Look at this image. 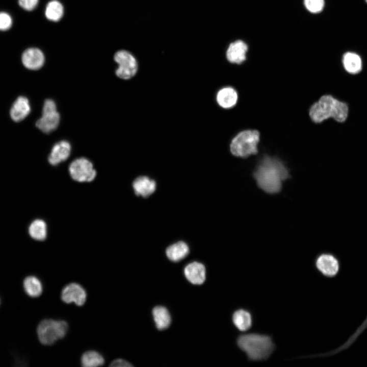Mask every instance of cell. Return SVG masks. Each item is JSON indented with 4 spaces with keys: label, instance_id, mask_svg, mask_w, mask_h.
<instances>
[{
    "label": "cell",
    "instance_id": "52a82bcc",
    "mask_svg": "<svg viewBox=\"0 0 367 367\" xmlns=\"http://www.w3.org/2000/svg\"><path fill=\"white\" fill-rule=\"evenodd\" d=\"M60 119L55 102L48 99L44 102L42 116L37 121L36 125L42 132L48 134L57 128Z\"/></svg>",
    "mask_w": 367,
    "mask_h": 367
},
{
    "label": "cell",
    "instance_id": "4fadbf2b",
    "mask_svg": "<svg viewBox=\"0 0 367 367\" xmlns=\"http://www.w3.org/2000/svg\"><path fill=\"white\" fill-rule=\"evenodd\" d=\"M232 321L235 328L241 332L250 330L253 325V316L251 311L246 308L235 310L232 316Z\"/></svg>",
    "mask_w": 367,
    "mask_h": 367
},
{
    "label": "cell",
    "instance_id": "d4e9b609",
    "mask_svg": "<svg viewBox=\"0 0 367 367\" xmlns=\"http://www.w3.org/2000/svg\"><path fill=\"white\" fill-rule=\"evenodd\" d=\"M64 9L62 5L57 0L49 2L46 6L45 14L49 20L58 21L63 16Z\"/></svg>",
    "mask_w": 367,
    "mask_h": 367
},
{
    "label": "cell",
    "instance_id": "9c48e42d",
    "mask_svg": "<svg viewBox=\"0 0 367 367\" xmlns=\"http://www.w3.org/2000/svg\"><path fill=\"white\" fill-rule=\"evenodd\" d=\"M314 265L317 271L323 277L332 278L336 277L340 269L338 258L334 254L323 252L316 258Z\"/></svg>",
    "mask_w": 367,
    "mask_h": 367
},
{
    "label": "cell",
    "instance_id": "3957f363",
    "mask_svg": "<svg viewBox=\"0 0 367 367\" xmlns=\"http://www.w3.org/2000/svg\"><path fill=\"white\" fill-rule=\"evenodd\" d=\"M349 114L348 104L331 95H324L314 103L309 110L311 119L315 123H321L333 118L336 122L344 123Z\"/></svg>",
    "mask_w": 367,
    "mask_h": 367
},
{
    "label": "cell",
    "instance_id": "f546056e",
    "mask_svg": "<svg viewBox=\"0 0 367 367\" xmlns=\"http://www.w3.org/2000/svg\"><path fill=\"white\" fill-rule=\"evenodd\" d=\"M365 2L367 3V0H365Z\"/></svg>",
    "mask_w": 367,
    "mask_h": 367
},
{
    "label": "cell",
    "instance_id": "44dd1931",
    "mask_svg": "<svg viewBox=\"0 0 367 367\" xmlns=\"http://www.w3.org/2000/svg\"><path fill=\"white\" fill-rule=\"evenodd\" d=\"M23 286L26 294L32 298L39 297L42 292L41 282L37 277L34 276L27 277L24 279Z\"/></svg>",
    "mask_w": 367,
    "mask_h": 367
},
{
    "label": "cell",
    "instance_id": "ffe728a7",
    "mask_svg": "<svg viewBox=\"0 0 367 367\" xmlns=\"http://www.w3.org/2000/svg\"><path fill=\"white\" fill-rule=\"evenodd\" d=\"M188 245L183 241H179L169 246L166 253L168 258L173 261H178L184 258L189 253Z\"/></svg>",
    "mask_w": 367,
    "mask_h": 367
},
{
    "label": "cell",
    "instance_id": "e0dca14e",
    "mask_svg": "<svg viewBox=\"0 0 367 367\" xmlns=\"http://www.w3.org/2000/svg\"><path fill=\"white\" fill-rule=\"evenodd\" d=\"M238 95L232 87L227 86L220 89L216 94V101L218 105L225 109L234 107L238 101Z\"/></svg>",
    "mask_w": 367,
    "mask_h": 367
},
{
    "label": "cell",
    "instance_id": "5bb4252c",
    "mask_svg": "<svg viewBox=\"0 0 367 367\" xmlns=\"http://www.w3.org/2000/svg\"><path fill=\"white\" fill-rule=\"evenodd\" d=\"M71 151L70 143L65 140L56 143L53 147L48 156L50 164L56 166L66 161L69 156Z\"/></svg>",
    "mask_w": 367,
    "mask_h": 367
},
{
    "label": "cell",
    "instance_id": "f1b7e54d",
    "mask_svg": "<svg viewBox=\"0 0 367 367\" xmlns=\"http://www.w3.org/2000/svg\"><path fill=\"white\" fill-rule=\"evenodd\" d=\"M113 367H129L133 366L129 362L123 359H117L114 360L110 364Z\"/></svg>",
    "mask_w": 367,
    "mask_h": 367
},
{
    "label": "cell",
    "instance_id": "8fae6325",
    "mask_svg": "<svg viewBox=\"0 0 367 367\" xmlns=\"http://www.w3.org/2000/svg\"><path fill=\"white\" fill-rule=\"evenodd\" d=\"M248 48L247 44L241 40L230 43L226 51L227 60L232 64L242 63L246 60Z\"/></svg>",
    "mask_w": 367,
    "mask_h": 367
},
{
    "label": "cell",
    "instance_id": "603a6c76",
    "mask_svg": "<svg viewBox=\"0 0 367 367\" xmlns=\"http://www.w3.org/2000/svg\"><path fill=\"white\" fill-rule=\"evenodd\" d=\"M29 233L31 237L37 241H43L47 235V226L44 221L36 219L29 226Z\"/></svg>",
    "mask_w": 367,
    "mask_h": 367
},
{
    "label": "cell",
    "instance_id": "83f0119b",
    "mask_svg": "<svg viewBox=\"0 0 367 367\" xmlns=\"http://www.w3.org/2000/svg\"><path fill=\"white\" fill-rule=\"evenodd\" d=\"M38 0H18L19 5L24 9L31 11L37 5Z\"/></svg>",
    "mask_w": 367,
    "mask_h": 367
},
{
    "label": "cell",
    "instance_id": "d6986e66",
    "mask_svg": "<svg viewBox=\"0 0 367 367\" xmlns=\"http://www.w3.org/2000/svg\"><path fill=\"white\" fill-rule=\"evenodd\" d=\"M132 186L136 195L143 197L151 195L156 189L155 181L145 176L136 178Z\"/></svg>",
    "mask_w": 367,
    "mask_h": 367
},
{
    "label": "cell",
    "instance_id": "7402d4cb",
    "mask_svg": "<svg viewBox=\"0 0 367 367\" xmlns=\"http://www.w3.org/2000/svg\"><path fill=\"white\" fill-rule=\"evenodd\" d=\"M152 314L157 328L163 330L169 327L171 317L167 309L163 306H156L153 309Z\"/></svg>",
    "mask_w": 367,
    "mask_h": 367
},
{
    "label": "cell",
    "instance_id": "5b68a950",
    "mask_svg": "<svg viewBox=\"0 0 367 367\" xmlns=\"http://www.w3.org/2000/svg\"><path fill=\"white\" fill-rule=\"evenodd\" d=\"M68 328V324L65 321L45 319L38 325L37 332L41 344L50 345L63 338Z\"/></svg>",
    "mask_w": 367,
    "mask_h": 367
},
{
    "label": "cell",
    "instance_id": "484cf974",
    "mask_svg": "<svg viewBox=\"0 0 367 367\" xmlns=\"http://www.w3.org/2000/svg\"><path fill=\"white\" fill-rule=\"evenodd\" d=\"M304 4L309 12L318 13L323 10L325 2L324 0H304Z\"/></svg>",
    "mask_w": 367,
    "mask_h": 367
},
{
    "label": "cell",
    "instance_id": "cb8c5ba5",
    "mask_svg": "<svg viewBox=\"0 0 367 367\" xmlns=\"http://www.w3.org/2000/svg\"><path fill=\"white\" fill-rule=\"evenodd\" d=\"M81 364L84 367H94L102 365L104 363V359L99 352L90 350L83 354Z\"/></svg>",
    "mask_w": 367,
    "mask_h": 367
},
{
    "label": "cell",
    "instance_id": "9a60e30c",
    "mask_svg": "<svg viewBox=\"0 0 367 367\" xmlns=\"http://www.w3.org/2000/svg\"><path fill=\"white\" fill-rule=\"evenodd\" d=\"M342 64L346 72L351 75L358 74L362 70L363 63L360 56L356 53L348 51L342 57Z\"/></svg>",
    "mask_w": 367,
    "mask_h": 367
},
{
    "label": "cell",
    "instance_id": "ac0fdd59",
    "mask_svg": "<svg viewBox=\"0 0 367 367\" xmlns=\"http://www.w3.org/2000/svg\"><path fill=\"white\" fill-rule=\"evenodd\" d=\"M184 273L187 279L194 284H201L205 279V267L198 262L188 264L185 268Z\"/></svg>",
    "mask_w": 367,
    "mask_h": 367
},
{
    "label": "cell",
    "instance_id": "6da1fadb",
    "mask_svg": "<svg viewBox=\"0 0 367 367\" xmlns=\"http://www.w3.org/2000/svg\"><path fill=\"white\" fill-rule=\"evenodd\" d=\"M257 186L267 193L279 192L283 182L290 177L289 171L279 159L265 155L253 173Z\"/></svg>",
    "mask_w": 367,
    "mask_h": 367
},
{
    "label": "cell",
    "instance_id": "8992f818",
    "mask_svg": "<svg viewBox=\"0 0 367 367\" xmlns=\"http://www.w3.org/2000/svg\"><path fill=\"white\" fill-rule=\"evenodd\" d=\"M114 58L118 64V67L115 71L118 77L128 80L136 75L138 69V63L132 54L125 50H120L115 53Z\"/></svg>",
    "mask_w": 367,
    "mask_h": 367
},
{
    "label": "cell",
    "instance_id": "277c9868",
    "mask_svg": "<svg viewBox=\"0 0 367 367\" xmlns=\"http://www.w3.org/2000/svg\"><path fill=\"white\" fill-rule=\"evenodd\" d=\"M260 134L256 130H245L238 134L231 140L230 151L237 157L247 158L258 152Z\"/></svg>",
    "mask_w": 367,
    "mask_h": 367
},
{
    "label": "cell",
    "instance_id": "ba28073f",
    "mask_svg": "<svg viewBox=\"0 0 367 367\" xmlns=\"http://www.w3.org/2000/svg\"><path fill=\"white\" fill-rule=\"evenodd\" d=\"M69 171L72 179L80 182H91L97 174L92 162L85 158L73 161L69 165Z\"/></svg>",
    "mask_w": 367,
    "mask_h": 367
},
{
    "label": "cell",
    "instance_id": "7a4b0ae2",
    "mask_svg": "<svg viewBox=\"0 0 367 367\" xmlns=\"http://www.w3.org/2000/svg\"><path fill=\"white\" fill-rule=\"evenodd\" d=\"M236 342L250 361H266L276 348L272 335L254 332L240 334Z\"/></svg>",
    "mask_w": 367,
    "mask_h": 367
},
{
    "label": "cell",
    "instance_id": "2e32d148",
    "mask_svg": "<svg viewBox=\"0 0 367 367\" xmlns=\"http://www.w3.org/2000/svg\"><path fill=\"white\" fill-rule=\"evenodd\" d=\"M31 111L28 99L24 96H19L14 102L10 109V115L15 122H19L25 118Z\"/></svg>",
    "mask_w": 367,
    "mask_h": 367
},
{
    "label": "cell",
    "instance_id": "4dcf8cb0",
    "mask_svg": "<svg viewBox=\"0 0 367 367\" xmlns=\"http://www.w3.org/2000/svg\"><path fill=\"white\" fill-rule=\"evenodd\" d=\"M0 303H1V301H0Z\"/></svg>",
    "mask_w": 367,
    "mask_h": 367
},
{
    "label": "cell",
    "instance_id": "7c38bea8",
    "mask_svg": "<svg viewBox=\"0 0 367 367\" xmlns=\"http://www.w3.org/2000/svg\"><path fill=\"white\" fill-rule=\"evenodd\" d=\"M23 65L30 70H38L42 67L44 63V56L38 48H30L26 49L22 55Z\"/></svg>",
    "mask_w": 367,
    "mask_h": 367
},
{
    "label": "cell",
    "instance_id": "30bf717a",
    "mask_svg": "<svg viewBox=\"0 0 367 367\" xmlns=\"http://www.w3.org/2000/svg\"><path fill=\"white\" fill-rule=\"evenodd\" d=\"M87 293L84 287L77 283L72 282L65 285L61 292V299L66 303H74L82 306L86 302Z\"/></svg>",
    "mask_w": 367,
    "mask_h": 367
},
{
    "label": "cell",
    "instance_id": "4316f807",
    "mask_svg": "<svg viewBox=\"0 0 367 367\" xmlns=\"http://www.w3.org/2000/svg\"><path fill=\"white\" fill-rule=\"evenodd\" d=\"M12 19L10 16L6 13H0V30H6L9 29L12 25Z\"/></svg>",
    "mask_w": 367,
    "mask_h": 367
}]
</instances>
